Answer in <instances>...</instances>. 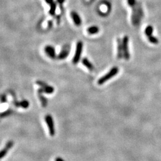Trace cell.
I'll list each match as a JSON object with an SVG mask.
<instances>
[{"label":"cell","instance_id":"15","mask_svg":"<svg viewBox=\"0 0 161 161\" xmlns=\"http://www.w3.org/2000/svg\"><path fill=\"white\" fill-rule=\"evenodd\" d=\"M14 104L15 105V106H17V107H21L22 108H25V109H26L28 108V106H29V103L28 101L26 100H23V101H21V102H15L14 103Z\"/></svg>","mask_w":161,"mask_h":161},{"label":"cell","instance_id":"10","mask_svg":"<svg viewBox=\"0 0 161 161\" xmlns=\"http://www.w3.org/2000/svg\"><path fill=\"white\" fill-rule=\"evenodd\" d=\"M71 16L76 26H79L82 23V20L79 15L75 11H72L71 13Z\"/></svg>","mask_w":161,"mask_h":161},{"label":"cell","instance_id":"18","mask_svg":"<svg viewBox=\"0 0 161 161\" xmlns=\"http://www.w3.org/2000/svg\"><path fill=\"white\" fill-rule=\"evenodd\" d=\"M148 40H149V41L151 44H157L159 43V40L157 38L153 36V35L150 36L149 37H148Z\"/></svg>","mask_w":161,"mask_h":161},{"label":"cell","instance_id":"1","mask_svg":"<svg viewBox=\"0 0 161 161\" xmlns=\"http://www.w3.org/2000/svg\"><path fill=\"white\" fill-rule=\"evenodd\" d=\"M132 14H131V21L134 26H139L142 18L144 17V11L143 8L139 2L131 7Z\"/></svg>","mask_w":161,"mask_h":161},{"label":"cell","instance_id":"8","mask_svg":"<svg viewBox=\"0 0 161 161\" xmlns=\"http://www.w3.org/2000/svg\"><path fill=\"white\" fill-rule=\"evenodd\" d=\"M45 52L47 55L52 59H55L56 57L55 48L52 45H47L45 47Z\"/></svg>","mask_w":161,"mask_h":161},{"label":"cell","instance_id":"9","mask_svg":"<svg viewBox=\"0 0 161 161\" xmlns=\"http://www.w3.org/2000/svg\"><path fill=\"white\" fill-rule=\"evenodd\" d=\"M117 57L118 59H121L124 57L122 40L121 38L117 39Z\"/></svg>","mask_w":161,"mask_h":161},{"label":"cell","instance_id":"6","mask_svg":"<svg viewBox=\"0 0 161 161\" xmlns=\"http://www.w3.org/2000/svg\"><path fill=\"white\" fill-rule=\"evenodd\" d=\"M36 84L38 86H40L43 91L46 94H52L54 91V89L53 86L47 85L45 82L41 81H37L36 82Z\"/></svg>","mask_w":161,"mask_h":161},{"label":"cell","instance_id":"7","mask_svg":"<svg viewBox=\"0 0 161 161\" xmlns=\"http://www.w3.org/2000/svg\"><path fill=\"white\" fill-rule=\"evenodd\" d=\"M13 144H14V142L13 141H9L7 143L5 148L1 151V153H0V159H1L6 156L9 150H10L11 148L13 146Z\"/></svg>","mask_w":161,"mask_h":161},{"label":"cell","instance_id":"22","mask_svg":"<svg viewBox=\"0 0 161 161\" xmlns=\"http://www.w3.org/2000/svg\"><path fill=\"white\" fill-rule=\"evenodd\" d=\"M55 161H63V159H62V158H57L56 159V160H55Z\"/></svg>","mask_w":161,"mask_h":161},{"label":"cell","instance_id":"4","mask_svg":"<svg viewBox=\"0 0 161 161\" xmlns=\"http://www.w3.org/2000/svg\"><path fill=\"white\" fill-rule=\"evenodd\" d=\"M122 47H123V54L125 60H128L130 59V53L129 50V37L125 35L122 38Z\"/></svg>","mask_w":161,"mask_h":161},{"label":"cell","instance_id":"12","mask_svg":"<svg viewBox=\"0 0 161 161\" xmlns=\"http://www.w3.org/2000/svg\"><path fill=\"white\" fill-rule=\"evenodd\" d=\"M45 2L50 5V9L49 11L50 14L52 16H54L56 14V4L54 1V0H45Z\"/></svg>","mask_w":161,"mask_h":161},{"label":"cell","instance_id":"21","mask_svg":"<svg viewBox=\"0 0 161 161\" xmlns=\"http://www.w3.org/2000/svg\"><path fill=\"white\" fill-rule=\"evenodd\" d=\"M6 96H5V95L2 96V98H1V102L3 103V102H6Z\"/></svg>","mask_w":161,"mask_h":161},{"label":"cell","instance_id":"13","mask_svg":"<svg viewBox=\"0 0 161 161\" xmlns=\"http://www.w3.org/2000/svg\"><path fill=\"white\" fill-rule=\"evenodd\" d=\"M43 93H44V92L43 91V90L41 88H40L38 90V96L39 97V99L41 103L42 106L45 107H46L47 105V100L45 98V97L43 96Z\"/></svg>","mask_w":161,"mask_h":161},{"label":"cell","instance_id":"3","mask_svg":"<svg viewBox=\"0 0 161 161\" xmlns=\"http://www.w3.org/2000/svg\"><path fill=\"white\" fill-rule=\"evenodd\" d=\"M83 50V43L81 41H78L76 45V50H75V54L73 57L72 62L74 64H76L79 62L81 59V54L82 53Z\"/></svg>","mask_w":161,"mask_h":161},{"label":"cell","instance_id":"2","mask_svg":"<svg viewBox=\"0 0 161 161\" xmlns=\"http://www.w3.org/2000/svg\"><path fill=\"white\" fill-rule=\"evenodd\" d=\"M119 72V68L117 66L113 67L106 75H103L102 77H101L97 81V83L99 86H102L104 84L105 82H106L109 80H110L111 78L114 77L115 76L117 75Z\"/></svg>","mask_w":161,"mask_h":161},{"label":"cell","instance_id":"19","mask_svg":"<svg viewBox=\"0 0 161 161\" xmlns=\"http://www.w3.org/2000/svg\"><path fill=\"white\" fill-rule=\"evenodd\" d=\"M127 2L128 6H129L131 7L134 5H136L137 2L136 0H127Z\"/></svg>","mask_w":161,"mask_h":161},{"label":"cell","instance_id":"20","mask_svg":"<svg viewBox=\"0 0 161 161\" xmlns=\"http://www.w3.org/2000/svg\"><path fill=\"white\" fill-rule=\"evenodd\" d=\"M64 1L65 0H56L57 2L59 4L60 6V10L61 11L63 10V4L64 3Z\"/></svg>","mask_w":161,"mask_h":161},{"label":"cell","instance_id":"14","mask_svg":"<svg viewBox=\"0 0 161 161\" xmlns=\"http://www.w3.org/2000/svg\"><path fill=\"white\" fill-rule=\"evenodd\" d=\"M82 63L89 71H93L94 69V66L88 60V59L87 58H84L82 60Z\"/></svg>","mask_w":161,"mask_h":161},{"label":"cell","instance_id":"11","mask_svg":"<svg viewBox=\"0 0 161 161\" xmlns=\"http://www.w3.org/2000/svg\"><path fill=\"white\" fill-rule=\"evenodd\" d=\"M69 47L68 46H64L58 56V58L60 59H64L66 58L69 54Z\"/></svg>","mask_w":161,"mask_h":161},{"label":"cell","instance_id":"5","mask_svg":"<svg viewBox=\"0 0 161 161\" xmlns=\"http://www.w3.org/2000/svg\"><path fill=\"white\" fill-rule=\"evenodd\" d=\"M45 121L49 130L50 135L52 137H53L55 135V128H54L53 119L50 115H47L45 117Z\"/></svg>","mask_w":161,"mask_h":161},{"label":"cell","instance_id":"17","mask_svg":"<svg viewBox=\"0 0 161 161\" xmlns=\"http://www.w3.org/2000/svg\"><path fill=\"white\" fill-rule=\"evenodd\" d=\"M153 32V27L151 25H148L144 30L145 35H146L147 37H149L150 36H151Z\"/></svg>","mask_w":161,"mask_h":161},{"label":"cell","instance_id":"16","mask_svg":"<svg viewBox=\"0 0 161 161\" xmlns=\"http://www.w3.org/2000/svg\"><path fill=\"white\" fill-rule=\"evenodd\" d=\"M86 31L89 34L94 35V34H96L97 33H98V32H99V28L97 26H93L89 27L87 29Z\"/></svg>","mask_w":161,"mask_h":161}]
</instances>
